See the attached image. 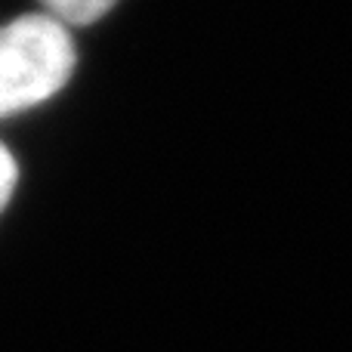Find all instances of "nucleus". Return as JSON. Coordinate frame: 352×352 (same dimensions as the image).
I'll use <instances>...</instances> for the list:
<instances>
[{
    "label": "nucleus",
    "instance_id": "nucleus-1",
    "mask_svg": "<svg viewBox=\"0 0 352 352\" xmlns=\"http://www.w3.org/2000/svg\"><path fill=\"white\" fill-rule=\"evenodd\" d=\"M74 41L59 19L28 12L0 25V118L47 102L72 80Z\"/></svg>",
    "mask_w": 352,
    "mask_h": 352
},
{
    "label": "nucleus",
    "instance_id": "nucleus-2",
    "mask_svg": "<svg viewBox=\"0 0 352 352\" xmlns=\"http://www.w3.org/2000/svg\"><path fill=\"white\" fill-rule=\"evenodd\" d=\"M47 16L59 19L62 25H90L102 19L118 0H41Z\"/></svg>",
    "mask_w": 352,
    "mask_h": 352
},
{
    "label": "nucleus",
    "instance_id": "nucleus-3",
    "mask_svg": "<svg viewBox=\"0 0 352 352\" xmlns=\"http://www.w3.org/2000/svg\"><path fill=\"white\" fill-rule=\"evenodd\" d=\"M19 182V167H16V158L6 152V146L0 142V210L6 207V201L12 198V188Z\"/></svg>",
    "mask_w": 352,
    "mask_h": 352
}]
</instances>
